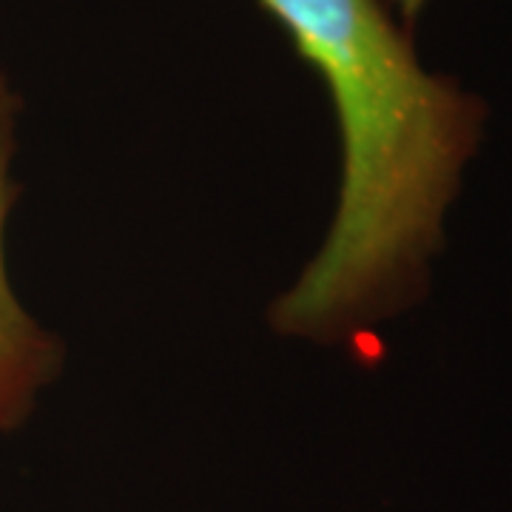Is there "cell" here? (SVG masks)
<instances>
[{
  "instance_id": "cell-3",
  "label": "cell",
  "mask_w": 512,
  "mask_h": 512,
  "mask_svg": "<svg viewBox=\"0 0 512 512\" xmlns=\"http://www.w3.org/2000/svg\"><path fill=\"white\" fill-rule=\"evenodd\" d=\"M393 6H396V12L402 15V20L410 26L413 20L419 18L421 15V9L427 6V0H390Z\"/></svg>"
},
{
  "instance_id": "cell-2",
  "label": "cell",
  "mask_w": 512,
  "mask_h": 512,
  "mask_svg": "<svg viewBox=\"0 0 512 512\" xmlns=\"http://www.w3.org/2000/svg\"><path fill=\"white\" fill-rule=\"evenodd\" d=\"M18 109V94L0 74V433L29 419L40 390L63 367V345L26 313L6 271V222L20 191L9 174Z\"/></svg>"
},
{
  "instance_id": "cell-1",
  "label": "cell",
  "mask_w": 512,
  "mask_h": 512,
  "mask_svg": "<svg viewBox=\"0 0 512 512\" xmlns=\"http://www.w3.org/2000/svg\"><path fill=\"white\" fill-rule=\"evenodd\" d=\"M325 83L342 137L339 208L271 308L285 336L359 345L413 305L487 109L427 72L382 0H256Z\"/></svg>"
}]
</instances>
